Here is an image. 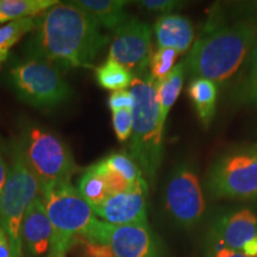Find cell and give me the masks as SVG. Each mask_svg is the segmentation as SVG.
Here are the masks:
<instances>
[{
  "mask_svg": "<svg viewBox=\"0 0 257 257\" xmlns=\"http://www.w3.org/2000/svg\"><path fill=\"white\" fill-rule=\"evenodd\" d=\"M0 257H12L11 245L2 226H0Z\"/></svg>",
  "mask_w": 257,
  "mask_h": 257,
  "instance_id": "33",
  "label": "cell"
},
{
  "mask_svg": "<svg viewBox=\"0 0 257 257\" xmlns=\"http://www.w3.org/2000/svg\"><path fill=\"white\" fill-rule=\"evenodd\" d=\"M40 195V182L14 146L9 176L0 194V226L9 238L12 257H25L21 238L22 221L29 206Z\"/></svg>",
  "mask_w": 257,
  "mask_h": 257,
  "instance_id": "6",
  "label": "cell"
},
{
  "mask_svg": "<svg viewBox=\"0 0 257 257\" xmlns=\"http://www.w3.org/2000/svg\"><path fill=\"white\" fill-rule=\"evenodd\" d=\"M9 82L22 100L38 108L56 107L72 96V88L54 64L30 57L15 64Z\"/></svg>",
  "mask_w": 257,
  "mask_h": 257,
  "instance_id": "7",
  "label": "cell"
},
{
  "mask_svg": "<svg viewBox=\"0 0 257 257\" xmlns=\"http://www.w3.org/2000/svg\"><path fill=\"white\" fill-rule=\"evenodd\" d=\"M165 207L170 218L186 229L204 217V192L195 167L189 161H180L170 173L165 188Z\"/></svg>",
  "mask_w": 257,
  "mask_h": 257,
  "instance_id": "9",
  "label": "cell"
},
{
  "mask_svg": "<svg viewBox=\"0 0 257 257\" xmlns=\"http://www.w3.org/2000/svg\"><path fill=\"white\" fill-rule=\"evenodd\" d=\"M135 74L113 60L107 59L106 62L95 69V79L102 88L107 91H123L134 81Z\"/></svg>",
  "mask_w": 257,
  "mask_h": 257,
  "instance_id": "20",
  "label": "cell"
},
{
  "mask_svg": "<svg viewBox=\"0 0 257 257\" xmlns=\"http://www.w3.org/2000/svg\"><path fill=\"white\" fill-rule=\"evenodd\" d=\"M205 186L212 198L251 200L257 198V154L246 148L212 163Z\"/></svg>",
  "mask_w": 257,
  "mask_h": 257,
  "instance_id": "8",
  "label": "cell"
},
{
  "mask_svg": "<svg viewBox=\"0 0 257 257\" xmlns=\"http://www.w3.org/2000/svg\"><path fill=\"white\" fill-rule=\"evenodd\" d=\"M88 14L100 25L108 30H118L130 19L126 8L130 2L124 0H76L70 2Z\"/></svg>",
  "mask_w": 257,
  "mask_h": 257,
  "instance_id": "16",
  "label": "cell"
},
{
  "mask_svg": "<svg viewBox=\"0 0 257 257\" xmlns=\"http://www.w3.org/2000/svg\"><path fill=\"white\" fill-rule=\"evenodd\" d=\"M146 180L128 191L110 195L92 207L96 217L111 225L148 224Z\"/></svg>",
  "mask_w": 257,
  "mask_h": 257,
  "instance_id": "12",
  "label": "cell"
},
{
  "mask_svg": "<svg viewBox=\"0 0 257 257\" xmlns=\"http://www.w3.org/2000/svg\"><path fill=\"white\" fill-rule=\"evenodd\" d=\"M180 54L169 48H159L156 53L150 59V75L155 81L162 82L174 69L175 62Z\"/></svg>",
  "mask_w": 257,
  "mask_h": 257,
  "instance_id": "24",
  "label": "cell"
},
{
  "mask_svg": "<svg viewBox=\"0 0 257 257\" xmlns=\"http://www.w3.org/2000/svg\"><path fill=\"white\" fill-rule=\"evenodd\" d=\"M211 233L227 248L242 251L250 240L257 237V217L250 208H239L221 216Z\"/></svg>",
  "mask_w": 257,
  "mask_h": 257,
  "instance_id": "14",
  "label": "cell"
},
{
  "mask_svg": "<svg viewBox=\"0 0 257 257\" xmlns=\"http://www.w3.org/2000/svg\"><path fill=\"white\" fill-rule=\"evenodd\" d=\"M94 243L110 246L113 257H159L148 224L111 225L102 221Z\"/></svg>",
  "mask_w": 257,
  "mask_h": 257,
  "instance_id": "11",
  "label": "cell"
},
{
  "mask_svg": "<svg viewBox=\"0 0 257 257\" xmlns=\"http://www.w3.org/2000/svg\"><path fill=\"white\" fill-rule=\"evenodd\" d=\"M242 252L248 257H257V237L250 240L242 249Z\"/></svg>",
  "mask_w": 257,
  "mask_h": 257,
  "instance_id": "34",
  "label": "cell"
},
{
  "mask_svg": "<svg viewBox=\"0 0 257 257\" xmlns=\"http://www.w3.org/2000/svg\"><path fill=\"white\" fill-rule=\"evenodd\" d=\"M207 257H248L242 251L227 248L219 238L211 233L210 243H208Z\"/></svg>",
  "mask_w": 257,
  "mask_h": 257,
  "instance_id": "29",
  "label": "cell"
},
{
  "mask_svg": "<svg viewBox=\"0 0 257 257\" xmlns=\"http://www.w3.org/2000/svg\"><path fill=\"white\" fill-rule=\"evenodd\" d=\"M102 160L111 169H113L121 178L126 180L128 184L135 186L140 184L143 180H146L142 172H141L140 167L137 166V163L135 162L133 157L127 155V154L113 153Z\"/></svg>",
  "mask_w": 257,
  "mask_h": 257,
  "instance_id": "23",
  "label": "cell"
},
{
  "mask_svg": "<svg viewBox=\"0 0 257 257\" xmlns=\"http://www.w3.org/2000/svg\"><path fill=\"white\" fill-rule=\"evenodd\" d=\"M130 91L135 98L130 156L143 176L154 180L162 163L165 136L159 118L157 82L150 74H138L134 78Z\"/></svg>",
  "mask_w": 257,
  "mask_h": 257,
  "instance_id": "4",
  "label": "cell"
},
{
  "mask_svg": "<svg viewBox=\"0 0 257 257\" xmlns=\"http://www.w3.org/2000/svg\"><path fill=\"white\" fill-rule=\"evenodd\" d=\"M37 21L34 18H24L0 25V69L9 59L10 51L16 43L28 32L35 31Z\"/></svg>",
  "mask_w": 257,
  "mask_h": 257,
  "instance_id": "21",
  "label": "cell"
},
{
  "mask_svg": "<svg viewBox=\"0 0 257 257\" xmlns=\"http://www.w3.org/2000/svg\"><path fill=\"white\" fill-rule=\"evenodd\" d=\"M257 43V21L242 19L208 28L193 44L186 61L194 78L224 85L246 62Z\"/></svg>",
  "mask_w": 257,
  "mask_h": 257,
  "instance_id": "2",
  "label": "cell"
},
{
  "mask_svg": "<svg viewBox=\"0 0 257 257\" xmlns=\"http://www.w3.org/2000/svg\"><path fill=\"white\" fill-rule=\"evenodd\" d=\"M187 91L199 121L205 128H208L213 121L217 110V85L207 79L193 78Z\"/></svg>",
  "mask_w": 257,
  "mask_h": 257,
  "instance_id": "17",
  "label": "cell"
},
{
  "mask_svg": "<svg viewBox=\"0 0 257 257\" xmlns=\"http://www.w3.org/2000/svg\"><path fill=\"white\" fill-rule=\"evenodd\" d=\"M53 236V226L48 217L43 199L40 195L25 212L21 226L23 251L29 256L37 257L49 251Z\"/></svg>",
  "mask_w": 257,
  "mask_h": 257,
  "instance_id": "13",
  "label": "cell"
},
{
  "mask_svg": "<svg viewBox=\"0 0 257 257\" xmlns=\"http://www.w3.org/2000/svg\"><path fill=\"white\" fill-rule=\"evenodd\" d=\"M230 99L237 106L257 107V78L239 82L232 91Z\"/></svg>",
  "mask_w": 257,
  "mask_h": 257,
  "instance_id": "25",
  "label": "cell"
},
{
  "mask_svg": "<svg viewBox=\"0 0 257 257\" xmlns=\"http://www.w3.org/2000/svg\"><path fill=\"white\" fill-rule=\"evenodd\" d=\"M152 56V29L149 24L130 18L115 30L108 50V59L133 73H140L147 68Z\"/></svg>",
  "mask_w": 257,
  "mask_h": 257,
  "instance_id": "10",
  "label": "cell"
},
{
  "mask_svg": "<svg viewBox=\"0 0 257 257\" xmlns=\"http://www.w3.org/2000/svg\"><path fill=\"white\" fill-rule=\"evenodd\" d=\"M49 257H66V255H49Z\"/></svg>",
  "mask_w": 257,
  "mask_h": 257,
  "instance_id": "36",
  "label": "cell"
},
{
  "mask_svg": "<svg viewBox=\"0 0 257 257\" xmlns=\"http://www.w3.org/2000/svg\"><path fill=\"white\" fill-rule=\"evenodd\" d=\"M246 149H248L249 152H251V153H255V154H257V143L252 144V146H250L249 148H246Z\"/></svg>",
  "mask_w": 257,
  "mask_h": 257,
  "instance_id": "35",
  "label": "cell"
},
{
  "mask_svg": "<svg viewBox=\"0 0 257 257\" xmlns=\"http://www.w3.org/2000/svg\"><path fill=\"white\" fill-rule=\"evenodd\" d=\"M239 9V14L248 16V19L251 21H256L257 18V2H248V3H242L237 6V10Z\"/></svg>",
  "mask_w": 257,
  "mask_h": 257,
  "instance_id": "31",
  "label": "cell"
},
{
  "mask_svg": "<svg viewBox=\"0 0 257 257\" xmlns=\"http://www.w3.org/2000/svg\"><path fill=\"white\" fill-rule=\"evenodd\" d=\"M9 170H10V168L8 167V163H6V160H5L4 154H3L2 147H0V194H2L3 189H4L6 180H8Z\"/></svg>",
  "mask_w": 257,
  "mask_h": 257,
  "instance_id": "32",
  "label": "cell"
},
{
  "mask_svg": "<svg viewBox=\"0 0 257 257\" xmlns=\"http://www.w3.org/2000/svg\"><path fill=\"white\" fill-rule=\"evenodd\" d=\"M136 4L149 14L163 17V16L173 15V12L181 9L185 3L176 2V0H142V2H137Z\"/></svg>",
  "mask_w": 257,
  "mask_h": 257,
  "instance_id": "27",
  "label": "cell"
},
{
  "mask_svg": "<svg viewBox=\"0 0 257 257\" xmlns=\"http://www.w3.org/2000/svg\"><path fill=\"white\" fill-rule=\"evenodd\" d=\"M78 191L91 207L96 206L108 197L105 180L93 165L89 166L80 178Z\"/></svg>",
  "mask_w": 257,
  "mask_h": 257,
  "instance_id": "22",
  "label": "cell"
},
{
  "mask_svg": "<svg viewBox=\"0 0 257 257\" xmlns=\"http://www.w3.org/2000/svg\"><path fill=\"white\" fill-rule=\"evenodd\" d=\"M41 197L53 226L49 255H66L78 238L94 239L102 220L98 219L72 182L41 187Z\"/></svg>",
  "mask_w": 257,
  "mask_h": 257,
  "instance_id": "3",
  "label": "cell"
},
{
  "mask_svg": "<svg viewBox=\"0 0 257 257\" xmlns=\"http://www.w3.org/2000/svg\"><path fill=\"white\" fill-rule=\"evenodd\" d=\"M186 63H178L162 82L157 83V99H159V118L161 128L165 131V125L170 108L178 100L185 81Z\"/></svg>",
  "mask_w": 257,
  "mask_h": 257,
  "instance_id": "18",
  "label": "cell"
},
{
  "mask_svg": "<svg viewBox=\"0 0 257 257\" xmlns=\"http://www.w3.org/2000/svg\"><path fill=\"white\" fill-rule=\"evenodd\" d=\"M41 187L70 181L79 166L61 138L38 125L22 128L15 144Z\"/></svg>",
  "mask_w": 257,
  "mask_h": 257,
  "instance_id": "5",
  "label": "cell"
},
{
  "mask_svg": "<svg viewBox=\"0 0 257 257\" xmlns=\"http://www.w3.org/2000/svg\"><path fill=\"white\" fill-rule=\"evenodd\" d=\"M154 30L159 48H169L179 54L187 51L194 40V27L191 19L181 15L159 17Z\"/></svg>",
  "mask_w": 257,
  "mask_h": 257,
  "instance_id": "15",
  "label": "cell"
},
{
  "mask_svg": "<svg viewBox=\"0 0 257 257\" xmlns=\"http://www.w3.org/2000/svg\"><path fill=\"white\" fill-rule=\"evenodd\" d=\"M133 110H120L112 112V125L119 142H125L133 134Z\"/></svg>",
  "mask_w": 257,
  "mask_h": 257,
  "instance_id": "26",
  "label": "cell"
},
{
  "mask_svg": "<svg viewBox=\"0 0 257 257\" xmlns=\"http://www.w3.org/2000/svg\"><path fill=\"white\" fill-rule=\"evenodd\" d=\"M55 0H0V23L31 18L59 4Z\"/></svg>",
  "mask_w": 257,
  "mask_h": 257,
  "instance_id": "19",
  "label": "cell"
},
{
  "mask_svg": "<svg viewBox=\"0 0 257 257\" xmlns=\"http://www.w3.org/2000/svg\"><path fill=\"white\" fill-rule=\"evenodd\" d=\"M108 36L88 14L72 3H59L37 21L32 57L64 68H89Z\"/></svg>",
  "mask_w": 257,
  "mask_h": 257,
  "instance_id": "1",
  "label": "cell"
},
{
  "mask_svg": "<svg viewBox=\"0 0 257 257\" xmlns=\"http://www.w3.org/2000/svg\"><path fill=\"white\" fill-rule=\"evenodd\" d=\"M255 78H257V43L250 53L248 60H246L245 67L243 70V79L239 82L248 81V80Z\"/></svg>",
  "mask_w": 257,
  "mask_h": 257,
  "instance_id": "30",
  "label": "cell"
},
{
  "mask_svg": "<svg viewBox=\"0 0 257 257\" xmlns=\"http://www.w3.org/2000/svg\"><path fill=\"white\" fill-rule=\"evenodd\" d=\"M135 104V98L130 89L112 92L108 98V107L112 112L120 110H133Z\"/></svg>",
  "mask_w": 257,
  "mask_h": 257,
  "instance_id": "28",
  "label": "cell"
}]
</instances>
